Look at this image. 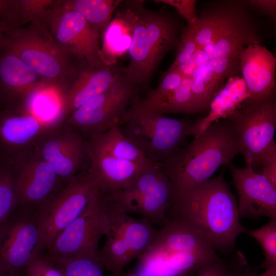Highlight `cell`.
<instances>
[{"label":"cell","instance_id":"cell-30","mask_svg":"<svg viewBox=\"0 0 276 276\" xmlns=\"http://www.w3.org/2000/svg\"><path fill=\"white\" fill-rule=\"evenodd\" d=\"M50 257L64 276H105V268L98 255L71 258Z\"/></svg>","mask_w":276,"mask_h":276},{"label":"cell","instance_id":"cell-41","mask_svg":"<svg viewBox=\"0 0 276 276\" xmlns=\"http://www.w3.org/2000/svg\"><path fill=\"white\" fill-rule=\"evenodd\" d=\"M245 2L248 6L252 7L273 20L275 19V0H248Z\"/></svg>","mask_w":276,"mask_h":276},{"label":"cell","instance_id":"cell-18","mask_svg":"<svg viewBox=\"0 0 276 276\" xmlns=\"http://www.w3.org/2000/svg\"><path fill=\"white\" fill-rule=\"evenodd\" d=\"M239 198L240 218L276 219V189L260 173L249 166L227 165Z\"/></svg>","mask_w":276,"mask_h":276},{"label":"cell","instance_id":"cell-27","mask_svg":"<svg viewBox=\"0 0 276 276\" xmlns=\"http://www.w3.org/2000/svg\"><path fill=\"white\" fill-rule=\"evenodd\" d=\"M86 142L89 151L141 164L153 163L122 133L119 125L93 135Z\"/></svg>","mask_w":276,"mask_h":276},{"label":"cell","instance_id":"cell-15","mask_svg":"<svg viewBox=\"0 0 276 276\" xmlns=\"http://www.w3.org/2000/svg\"><path fill=\"white\" fill-rule=\"evenodd\" d=\"M10 159L18 206L38 208L66 185L35 148Z\"/></svg>","mask_w":276,"mask_h":276},{"label":"cell","instance_id":"cell-9","mask_svg":"<svg viewBox=\"0 0 276 276\" xmlns=\"http://www.w3.org/2000/svg\"><path fill=\"white\" fill-rule=\"evenodd\" d=\"M99 190L87 169L37 208L35 216L45 248L82 214Z\"/></svg>","mask_w":276,"mask_h":276},{"label":"cell","instance_id":"cell-14","mask_svg":"<svg viewBox=\"0 0 276 276\" xmlns=\"http://www.w3.org/2000/svg\"><path fill=\"white\" fill-rule=\"evenodd\" d=\"M157 229L147 219L127 214L105 236L98 256L112 276H120L131 261L138 259L151 244Z\"/></svg>","mask_w":276,"mask_h":276},{"label":"cell","instance_id":"cell-32","mask_svg":"<svg viewBox=\"0 0 276 276\" xmlns=\"http://www.w3.org/2000/svg\"><path fill=\"white\" fill-rule=\"evenodd\" d=\"M186 76L179 69L167 71L157 86L146 97L135 101L130 108L142 109L162 101L179 86Z\"/></svg>","mask_w":276,"mask_h":276},{"label":"cell","instance_id":"cell-12","mask_svg":"<svg viewBox=\"0 0 276 276\" xmlns=\"http://www.w3.org/2000/svg\"><path fill=\"white\" fill-rule=\"evenodd\" d=\"M136 92L137 86L126 81L122 74L114 85L85 102L62 124L78 131L87 140L119 125L128 104Z\"/></svg>","mask_w":276,"mask_h":276},{"label":"cell","instance_id":"cell-20","mask_svg":"<svg viewBox=\"0 0 276 276\" xmlns=\"http://www.w3.org/2000/svg\"><path fill=\"white\" fill-rule=\"evenodd\" d=\"M54 129L28 113L0 108V160L13 158L34 148Z\"/></svg>","mask_w":276,"mask_h":276},{"label":"cell","instance_id":"cell-28","mask_svg":"<svg viewBox=\"0 0 276 276\" xmlns=\"http://www.w3.org/2000/svg\"><path fill=\"white\" fill-rule=\"evenodd\" d=\"M191 77L186 75L179 86L162 101L142 109H129L162 115L169 113H198L191 91Z\"/></svg>","mask_w":276,"mask_h":276},{"label":"cell","instance_id":"cell-43","mask_svg":"<svg viewBox=\"0 0 276 276\" xmlns=\"http://www.w3.org/2000/svg\"><path fill=\"white\" fill-rule=\"evenodd\" d=\"M232 276H259V274L254 272L249 266H246L240 272H234Z\"/></svg>","mask_w":276,"mask_h":276},{"label":"cell","instance_id":"cell-19","mask_svg":"<svg viewBox=\"0 0 276 276\" xmlns=\"http://www.w3.org/2000/svg\"><path fill=\"white\" fill-rule=\"evenodd\" d=\"M44 83L11 50L4 44L0 48V108L18 111Z\"/></svg>","mask_w":276,"mask_h":276},{"label":"cell","instance_id":"cell-39","mask_svg":"<svg viewBox=\"0 0 276 276\" xmlns=\"http://www.w3.org/2000/svg\"><path fill=\"white\" fill-rule=\"evenodd\" d=\"M18 0H0V20L10 30L18 28Z\"/></svg>","mask_w":276,"mask_h":276},{"label":"cell","instance_id":"cell-26","mask_svg":"<svg viewBox=\"0 0 276 276\" xmlns=\"http://www.w3.org/2000/svg\"><path fill=\"white\" fill-rule=\"evenodd\" d=\"M18 111L31 114L52 128L61 125L65 120L62 99L56 85L47 83L33 92Z\"/></svg>","mask_w":276,"mask_h":276},{"label":"cell","instance_id":"cell-4","mask_svg":"<svg viewBox=\"0 0 276 276\" xmlns=\"http://www.w3.org/2000/svg\"><path fill=\"white\" fill-rule=\"evenodd\" d=\"M215 247L199 232L178 225L158 229L137 259L139 276H189L219 259Z\"/></svg>","mask_w":276,"mask_h":276},{"label":"cell","instance_id":"cell-34","mask_svg":"<svg viewBox=\"0 0 276 276\" xmlns=\"http://www.w3.org/2000/svg\"><path fill=\"white\" fill-rule=\"evenodd\" d=\"M57 0H18V28L37 19L42 24Z\"/></svg>","mask_w":276,"mask_h":276},{"label":"cell","instance_id":"cell-7","mask_svg":"<svg viewBox=\"0 0 276 276\" xmlns=\"http://www.w3.org/2000/svg\"><path fill=\"white\" fill-rule=\"evenodd\" d=\"M195 121L127 109L119 122L122 133L150 161L162 164L193 136Z\"/></svg>","mask_w":276,"mask_h":276},{"label":"cell","instance_id":"cell-2","mask_svg":"<svg viewBox=\"0 0 276 276\" xmlns=\"http://www.w3.org/2000/svg\"><path fill=\"white\" fill-rule=\"evenodd\" d=\"M144 3L123 1L117 14L130 36L129 62L121 72L136 86L149 82L164 57L179 41L174 19L163 12L148 9Z\"/></svg>","mask_w":276,"mask_h":276},{"label":"cell","instance_id":"cell-11","mask_svg":"<svg viewBox=\"0 0 276 276\" xmlns=\"http://www.w3.org/2000/svg\"><path fill=\"white\" fill-rule=\"evenodd\" d=\"M18 206L0 226V272L21 274L45 248L30 208Z\"/></svg>","mask_w":276,"mask_h":276},{"label":"cell","instance_id":"cell-36","mask_svg":"<svg viewBox=\"0 0 276 276\" xmlns=\"http://www.w3.org/2000/svg\"><path fill=\"white\" fill-rule=\"evenodd\" d=\"M22 276H64L49 256L40 255L22 271Z\"/></svg>","mask_w":276,"mask_h":276},{"label":"cell","instance_id":"cell-23","mask_svg":"<svg viewBox=\"0 0 276 276\" xmlns=\"http://www.w3.org/2000/svg\"><path fill=\"white\" fill-rule=\"evenodd\" d=\"M88 153L89 175L99 191L111 195L118 193L145 169L155 163L141 164L89 150Z\"/></svg>","mask_w":276,"mask_h":276},{"label":"cell","instance_id":"cell-29","mask_svg":"<svg viewBox=\"0 0 276 276\" xmlns=\"http://www.w3.org/2000/svg\"><path fill=\"white\" fill-rule=\"evenodd\" d=\"M124 1L64 0L65 4L82 15L99 33L109 25L114 11Z\"/></svg>","mask_w":276,"mask_h":276},{"label":"cell","instance_id":"cell-40","mask_svg":"<svg viewBox=\"0 0 276 276\" xmlns=\"http://www.w3.org/2000/svg\"><path fill=\"white\" fill-rule=\"evenodd\" d=\"M233 272L220 258L201 266L196 271L197 276H232Z\"/></svg>","mask_w":276,"mask_h":276},{"label":"cell","instance_id":"cell-21","mask_svg":"<svg viewBox=\"0 0 276 276\" xmlns=\"http://www.w3.org/2000/svg\"><path fill=\"white\" fill-rule=\"evenodd\" d=\"M244 10L228 23L193 58L200 59L191 62L193 70L215 58L238 56L242 50L252 44H261V38L247 13Z\"/></svg>","mask_w":276,"mask_h":276},{"label":"cell","instance_id":"cell-35","mask_svg":"<svg viewBox=\"0 0 276 276\" xmlns=\"http://www.w3.org/2000/svg\"><path fill=\"white\" fill-rule=\"evenodd\" d=\"M177 47L175 60L167 71L181 69L187 66L199 50L193 32L189 26H187L181 32Z\"/></svg>","mask_w":276,"mask_h":276},{"label":"cell","instance_id":"cell-8","mask_svg":"<svg viewBox=\"0 0 276 276\" xmlns=\"http://www.w3.org/2000/svg\"><path fill=\"white\" fill-rule=\"evenodd\" d=\"M225 119L234 131L246 165L258 172L262 157L275 143V96L247 99Z\"/></svg>","mask_w":276,"mask_h":276},{"label":"cell","instance_id":"cell-3","mask_svg":"<svg viewBox=\"0 0 276 276\" xmlns=\"http://www.w3.org/2000/svg\"><path fill=\"white\" fill-rule=\"evenodd\" d=\"M239 153L238 141L227 120L211 124L162 164L172 186L171 202L210 179L219 167L227 166Z\"/></svg>","mask_w":276,"mask_h":276},{"label":"cell","instance_id":"cell-17","mask_svg":"<svg viewBox=\"0 0 276 276\" xmlns=\"http://www.w3.org/2000/svg\"><path fill=\"white\" fill-rule=\"evenodd\" d=\"M122 76L121 71L111 65H96L84 59L78 60L56 85L65 120L85 102L112 87Z\"/></svg>","mask_w":276,"mask_h":276},{"label":"cell","instance_id":"cell-6","mask_svg":"<svg viewBox=\"0 0 276 276\" xmlns=\"http://www.w3.org/2000/svg\"><path fill=\"white\" fill-rule=\"evenodd\" d=\"M4 44L44 82L56 85L80 59L53 38L39 20L7 31Z\"/></svg>","mask_w":276,"mask_h":276},{"label":"cell","instance_id":"cell-24","mask_svg":"<svg viewBox=\"0 0 276 276\" xmlns=\"http://www.w3.org/2000/svg\"><path fill=\"white\" fill-rule=\"evenodd\" d=\"M249 98L242 78H229L211 101L204 118L195 121L193 137L202 132L211 124L226 118Z\"/></svg>","mask_w":276,"mask_h":276},{"label":"cell","instance_id":"cell-45","mask_svg":"<svg viewBox=\"0 0 276 276\" xmlns=\"http://www.w3.org/2000/svg\"><path fill=\"white\" fill-rule=\"evenodd\" d=\"M0 276H22L21 274H11L0 272Z\"/></svg>","mask_w":276,"mask_h":276},{"label":"cell","instance_id":"cell-37","mask_svg":"<svg viewBox=\"0 0 276 276\" xmlns=\"http://www.w3.org/2000/svg\"><path fill=\"white\" fill-rule=\"evenodd\" d=\"M154 2L175 8L179 14L186 20L188 26H194L198 19L196 0H155Z\"/></svg>","mask_w":276,"mask_h":276},{"label":"cell","instance_id":"cell-25","mask_svg":"<svg viewBox=\"0 0 276 276\" xmlns=\"http://www.w3.org/2000/svg\"><path fill=\"white\" fill-rule=\"evenodd\" d=\"M219 3L217 6L204 10L194 26H188L193 32L199 50L210 43L244 9L242 2L232 1Z\"/></svg>","mask_w":276,"mask_h":276},{"label":"cell","instance_id":"cell-44","mask_svg":"<svg viewBox=\"0 0 276 276\" xmlns=\"http://www.w3.org/2000/svg\"><path fill=\"white\" fill-rule=\"evenodd\" d=\"M259 276H276V266L266 270L261 275Z\"/></svg>","mask_w":276,"mask_h":276},{"label":"cell","instance_id":"cell-16","mask_svg":"<svg viewBox=\"0 0 276 276\" xmlns=\"http://www.w3.org/2000/svg\"><path fill=\"white\" fill-rule=\"evenodd\" d=\"M34 148L65 184L87 169L89 162L86 140L63 124L46 134Z\"/></svg>","mask_w":276,"mask_h":276},{"label":"cell","instance_id":"cell-13","mask_svg":"<svg viewBox=\"0 0 276 276\" xmlns=\"http://www.w3.org/2000/svg\"><path fill=\"white\" fill-rule=\"evenodd\" d=\"M43 24L70 52L91 64H105L100 57V33L64 0L57 1Z\"/></svg>","mask_w":276,"mask_h":276},{"label":"cell","instance_id":"cell-10","mask_svg":"<svg viewBox=\"0 0 276 276\" xmlns=\"http://www.w3.org/2000/svg\"><path fill=\"white\" fill-rule=\"evenodd\" d=\"M173 196L172 186L162 164L154 163L113 197L126 213L137 214L162 227L170 220L168 211Z\"/></svg>","mask_w":276,"mask_h":276},{"label":"cell","instance_id":"cell-22","mask_svg":"<svg viewBox=\"0 0 276 276\" xmlns=\"http://www.w3.org/2000/svg\"><path fill=\"white\" fill-rule=\"evenodd\" d=\"M240 70L249 98L259 100L275 96L276 58L261 44L249 45L239 55Z\"/></svg>","mask_w":276,"mask_h":276},{"label":"cell","instance_id":"cell-31","mask_svg":"<svg viewBox=\"0 0 276 276\" xmlns=\"http://www.w3.org/2000/svg\"><path fill=\"white\" fill-rule=\"evenodd\" d=\"M17 206L11 160H0V226Z\"/></svg>","mask_w":276,"mask_h":276},{"label":"cell","instance_id":"cell-38","mask_svg":"<svg viewBox=\"0 0 276 276\" xmlns=\"http://www.w3.org/2000/svg\"><path fill=\"white\" fill-rule=\"evenodd\" d=\"M260 172L276 189V144L264 154L261 160Z\"/></svg>","mask_w":276,"mask_h":276},{"label":"cell","instance_id":"cell-42","mask_svg":"<svg viewBox=\"0 0 276 276\" xmlns=\"http://www.w3.org/2000/svg\"><path fill=\"white\" fill-rule=\"evenodd\" d=\"M10 30L9 27L0 20V48L4 45L5 33Z\"/></svg>","mask_w":276,"mask_h":276},{"label":"cell","instance_id":"cell-33","mask_svg":"<svg viewBox=\"0 0 276 276\" xmlns=\"http://www.w3.org/2000/svg\"><path fill=\"white\" fill-rule=\"evenodd\" d=\"M255 238L261 246L265 259L258 269L267 270L276 266V219H270L265 225L256 230L245 232Z\"/></svg>","mask_w":276,"mask_h":276},{"label":"cell","instance_id":"cell-5","mask_svg":"<svg viewBox=\"0 0 276 276\" xmlns=\"http://www.w3.org/2000/svg\"><path fill=\"white\" fill-rule=\"evenodd\" d=\"M127 214L111 195L99 190L82 214L56 237L49 255L71 258L98 255L101 238Z\"/></svg>","mask_w":276,"mask_h":276},{"label":"cell","instance_id":"cell-1","mask_svg":"<svg viewBox=\"0 0 276 276\" xmlns=\"http://www.w3.org/2000/svg\"><path fill=\"white\" fill-rule=\"evenodd\" d=\"M171 216L170 220L182 221L202 234L215 248L233 249L237 237L246 231L223 171L173 200L168 211L169 218Z\"/></svg>","mask_w":276,"mask_h":276}]
</instances>
